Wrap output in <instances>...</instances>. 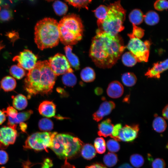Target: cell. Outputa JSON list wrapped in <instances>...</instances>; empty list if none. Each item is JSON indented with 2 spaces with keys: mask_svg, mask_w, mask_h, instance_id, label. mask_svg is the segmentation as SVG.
<instances>
[{
  "mask_svg": "<svg viewBox=\"0 0 168 168\" xmlns=\"http://www.w3.org/2000/svg\"><path fill=\"white\" fill-rule=\"evenodd\" d=\"M92 40L90 56L96 65L102 68H111L126 47L118 34L113 35L97 29Z\"/></svg>",
  "mask_w": 168,
  "mask_h": 168,
  "instance_id": "1",
  "label": "cell"
},
{
  "mask_svg": "<svg viewBox=\"0 0 168 168\" xmlns=\"http://www.w3.org/2000/svg\"><path fill=\"white\" fill-rule=\"evenodd\" d=\"M57 76L52 70L48 61H38L35 67L29 71L24 82V89L27 98L37 95H43L51 93Z\"/></svg>",
  "mask_w": 168,
  "mask_h": 168,
  "instance_id": "2",
  "label": "cell"
},
{
  "mask_svg": "<svg viewBox=\"0 0 168 168\" xmlns=\"http://www.w3.org/2000/svg\"><path fill=\"white\" fill-rule=\"evenodd\" d=\"M34 39L38 47L41 50L57 46L59 40L57 21L45 18L38 22L35 28Z\"/></svg>",
  "mask_w": 168,
  "mask_h": 168,
  "instance_id": "3",
  "label": "cell"
},
{
  "mask_svg": "<svg viewBox=\"0 0 168 168\" xmlns=\"http://www.w3.org/2000/svg\"><path fill=\"white\" fill-rule=\"evenodd\" d=\"M59 40L64 44L71 46L82 39L83 26L79 16L71 14L63 17L58 23Z\"/></svg>",
  "mask_w": 168,
  "mask_h": 168,
  "instance_id": "4",
  "label": "cell"
},
{
  "mask_svg": "<svg viewBox=\"0 0 168 168\" xmlns=\"http://www.w3.org/2000/svg\"><path fill=\"white\" fill-rule=\"evenodd\" d=\"M107 6L108 10L105 17L103 20L97 21L98 29L111 35H117L124 29L123 24L126 11L121 6L120 0Z\"/></svg>",
  "mask_w": 168,
  "mask_h": 168,
  "instance_id": "5",
  "label": "cell"
},
{
  "mask_svg": "<svg viewBox=\"0 0 168 168\" xmlns=\"http://www.w3.org/2000/svg\"><path fill=\"white\" fill-rule=\"evenodd\" d=\"M83 145V142L77 138L67 134H57L50 148L59 158L68 159L76 155Z\"/></svg>",
  "mask_w": 168,
  "mask_h": 168,
  "instance_id": "6",
  "label": "cell"
},
{
  "mask_svg": "<svg viewBox=\"0 0 168 168\" xmlns=\"http://www.w3.org/2000/svg\"><path fill=\"white\" fill-rule=\"evenodd\" d=\"M57 134L56 132H37L29 136L23 146L26 149L36 151L45 150L48 152L47 148H50L53 138Z\"/></svg>",
  "mask_w": 168,
  "mask_h": 168,
  "instance_id": "7",
  "label": "cell"
},
{
  "mask_svg": "<svg viewBox=\"0 0 168 168\" xmlns=\"http://www.w3.org/2000/svg\"><path fill=\"white\" fill-rule=\"evenodd\" d=\"M130 39L126 48L134 56L137 62H147L149 54L151 42L148 40L143 42L134 37L131 33L128 34Z\"/></svg>",
  "mask_w": 168,
  "mask_h": 168,
  "instance_id": "8",
  "label": "cell"
},
{
  "mask_svg": "<svg viewBox=\"0 0 168 168\" xmlns=\"http://www.w3.org/2000/svg\"><path fill=\"white\" fill-rule=\"evenodd\" d=\"M48 61L52 70L56 76L68 72H73L66 58L62 54H56L49 58Z\"/></svg>",
  "mask_w": 168,
  "mask_h": 168,
  "instance_id": "9",
  "label": "cell"
},
{
  "mask_svg": "<svg viewBox=\"0 0 168 168\" xmlns=\"http://www.w3.org/2000/svg\"><path fill=\"white\" fill-rule=\"evenodd\" d=\"M37 59L36 56L31 51L25 49L15 56L12 60L18 62V66L29 71L35 67Z\"/></svg>",
  "mask_w": 168,
  "mask_h": 168,
  "instance_id": "10",
  "label": "cell"
},
{
  "mask_svg": "<svg viewBox=\"0 0 168 168\" xmlns=\"http://www.w3.org/2000/svg\"><path fill=\"white\" fill-rule=\"evenodd\" d=\"M17 135L16 128L4 126L0 128V148L6 149L15 142Z\"/></svg>",
  "mask_w": 168,
  "mask_h": 168,
  "instance_id": "11",
  "label": "cell"
},
{
  "mask_svg": "<svg viewBox=\"0 0 168 168\" xmlns=\"http://www.w3.org/2000/svg\"><path fill=\"white\" fill-rule=\"evenodd\" d=\"M139 130L138 124L125 125L120 129L116 141L127 142H132L137 137Z\"/></svg>",
  "mask_w": 168,
  "mask_h": 168,
  "instance_id": "12",
  "label": "cell"
},
{
  "mask_svg": "<svg viewBox=\"0 0 168 168\" xmlns=\"http://www.w3.org/2000/svg\"><path fill=\"white\" fill-rule=\"evenodd\" d=\"M115 105L111 101H106L100 105L98 110L92 115L93 119L98 122L101 120L105 116L110 114L115 108Z\"/></svg>",
  "mask_w": 168,
  "mask_h": 168,
  "instance_id": "13",
  "label": "cell"
},
{
  "mask_svg": "<svg viewBox=\"0 0 168 168\" xmlns=\"http://www.w3.org/2000/svg\"><path fill=\"white\" fill-rule=\"evenodd\" d=\"M168 59L153 64L152 67L148 68L145 75L148 78H159L161 73L168 69Z\"/></svg>",
  "mask_w": 168,
  "mask_h": 168,
  "instance_id": "14",
  "label": "cell"
},
{
  "mask_svg": "<svg viewBox=\"0 0 168 168\" xmlns=\"http://www.w3.org/2000/svg\"><path fill=\"white\" fill-rule=\"evenodd\" d=\"M124 91L123 85L117 81L111 82L108 85L106 90L108 96L114 99L120 97L123 95Z\"/></svg>",
  "mask_w": 168,
  "mask_h": 168,
  "instance_id": "15",
  "label": "cell"
},
{
  "mask_svg": "<svg viewBox=\"0 0 168 168\" xmlns=\"http://www.w3.org/2000/svg\"><path fill=\"white\" fill-rule=\"evenodd\" d=\"M38 110L41 115L47 117H51L55 115L56 105L51 101H44L40 105Z\"/></svg>",
  "mask_w": 168,
  "mask_h": 168,
  "instance_id": "16",
  "label": "cell"
},
{
  "mask_svg": "<svg viewBox=\"0 0 168 168\" xmlns=\"http://www.w3.org/2000/svg\"><path fill=\"white\" fill-rule=\"evenodd\" d=\"M33 113L32 110H29L18 113L15 118H12L8 116L7 122L8 126L16 129L17 124L27 120Z\"/></svg>",
  "mask_w": 168,
  "mask_h": 168,
  "instance_id": "17",
  "label": "cell"
},
{
  "mask_svg": "<svg viewBox=\"0 0 168 168\" xmlns=\"http://www.w3.org/2000/svg\"><path fill=\"white\" fill-rule=\"evenodd\" d=\"M114 126L110 119L108 118L98 124V134L105 137H111Z\"/></svg>",
  "mask_w": 168,
  "mask_h": 168,
  "instance_id": "18",
  "label": "cell"
},
{
  "mask_svg": "<svg viewBox=\"0 0 168 168\" xmlns=\"http://www.w3.org/2000/svg\"><path fill=\"white\" fill-rule=\"evenodd\" d=\"M67 59L69 64L76 70L79 69L80 63L78 57L72 52V47L66 45L64 48Z\"/></svg>",
  "mask_w": 168,
  "mask_h": 168,
  "instance_id": "19",
  "label": "cell"
},
{
  "mask_svg": "<svg viewBox=\"0 0 168 168\" xmlns=\"http://www.w3.org/2000/svg\"><path fill=\"white\" fill-rule=\"evenodd\" d=\"M16 82L14 78L11 76L4 77L0 82V87L6 92L11 91L16 88Z\"/></svg>",
  "mask_w": 168,
  "mask_h": 168,
  "instance_id": "20",
  "label": "cell"
},
{
  "mask_svg": "<svg viewBox=\"0 0 168 168\" xmlns=\"http://www.w3.org/2000/svg\"><path fill=\"white\" fill-rule=\"evenodd\" d=\"M27 100L26 97L21 94H19L14 97L12 105L15 108L22 110L24 109L27 106Z\"/></svg>",
  "mask_w": 168,
  "mask_h": 168,
  "instance_id": "21",
  "label": "cell"
},
{
  "mask_svg": "<svg viewBox=\"0 0 168 168\" xmlns=\"http://www.w3.org/2000/svg\"><path fill=\"white\" fill-rule=\"evenodd\" d=\"M144 16L142 12L140 9H135L132 10L129 15L130 21L135 25L141 24L144 19Z\"/></svg>",
  "mask_w": 168,
  "mask_h": 168,
  "instance_id": "22",
  "label": "cell"
},
{
  "mask_svg": "<svg viewBox=\"0 0 168 168\" xmlns=\"http://www.w3.org/2000/svg\"><path fill=\"white\" fill-rule=\"evenodd\" d=\"M96 154V151L92 145L89 144L83 145L82 148L81 154L84 158L91 160L95 156Z\"/></svg>",
  "mask_w": 168,
  "mask_h": 168,
  "instance_id": "23",
  "label": "cell"
},
{
  "mask_svg": "<svg viewBox=\"0 0 168 168\" xmlns=\"http://www.w3.org/2000/svg\"><path fill=\"white\" fill-rule=\"evenodd\" d=\"M152 127L155 131L159 133L164 132L166 129L167 124L165 119L160 116H156L153 120Z\"/></svg>",
  "mask_w": 168,
  "mask_h": 168,
  "instance_id": "24",
  "label": "cell"
},
{
  "mask_svg": "<svg viewBox=\"0 0 168 168\" xmlns=\"http://www.w3.org/2000/svg\"><path fill=\"white\" fill-rule=\"evenodd\" d=\"M81 77L82 80L86 82H91L95 79L96 75L93 69L89 67H86L81 71Z\"/></svg>",
  "mask_w": 168,
  "mask_h": 168,
  "instance_id": "25",
  "label": "cell"
},
{
  "mask_svg": "<svg viewBox=\"0 0 168 168\" xmlns=\"http://www.w3.org/2000/svg\"><path fill=\"white\" fill-rule=\"evenodd\" d=\"M144 19L146 23L149 26H154L159 21V17L158 14L154 11L148 12L144 15Z\"/></svg>",
  "mask_w": 168,
  "mask_h": 168,
  "instance_id": "26",
  "label": "cell"
},
{
  "mask_svg": "<svg viewBox=\"0 0 168 168\" xmlns=\"http://www.w3.org/2000/svg\"><path fill=\"white\" fill-rule=\"evenodd\" d=\"M121 80L123 83L127 86L131 87L134 86L137 81L136 75L131 72H126L121 77Z\"/></svg>",
  "mask_w": 168,
  "mask_h": 168,
  "instance_id": "27",
  "label": "cell"
},
{
  "mask_svg": "<svg viewBox=\"0 0 168 168\" xmlns=\"http://www.w3.org/2000/svg\"><path fill=\"white\" fill-rule=\"evenodd\" d=\"M105 164L107 166L111 167L115 166L118 161L117 155L113 153L109 152L105 155L103 158Z\"/></svg>",
  "mask_w": 168,
  "mask_h": 168,
  "instance_id": "28",
  "label": "cell"
},
{
  "mask_svg": "<svg viewBox=\"0 0 168 168\" xmlns=\"http://www.w3.org/2000/svg\"><path fill=\"white\" fill-rule=\"evenodd\" d=\"M122 61L124 65L128 67L134 66L138 62L136 58L130 52H127L123 54Z\"/></svg>",
  "mask_w": 168,
  "mask_h": 168,
  "instance_id": "29",
  "label": "cell"
},
{
  "mask_svg": "<svg viewBox=\"0 0 168 168\" xmlns=\"http://www.w3.org/2000/svg\"><path fill=\"white\" fill-rule=\"evenodd\" d=\"M53 7L55 13L59 16L65 14L68 10L67 5L59 0H57L54 2L53 4Z\"/></svg>",
  "mask_w": 168,
  "mask_h": 168,
  "instance_id": "30",
  "label": "cell"
},
{
  "mask_svg": "<svg viewBox=\"0 0 168 168\" xmlns=\"http://www.w3.org/2000/svg\"><path fill=\"white\" fill-rule=\"evenodd\" d=\"M62 81L66 86H73L76 84L77 79L73 72H68L63 74L62 77Z\"/></svg>",
  "mask_w": 168,
  "mask_h": 168,
  "instance_id": "31",
  "label": "cell"
},
{
  "mask_svg": "<svg viewBox=\"0 0 168 168\" xmlns=\"http://www.w3.org/2000/svg\"><path fill=\"white\" fill-rule=\"evenodd\" d=\"M54 124L52 121L47 118L41 119L38 123L39 129L44 131H48L51 130L53 128Z\"/></svg>",
  "mask_w": 168,
  "mask_h": 168,
  "instance_id": "32",
  "label": "cell"
},
{
  "mask_svg": "<svg viewBox=\"0 0 168 168\" xmlns=\"http://www.w3.org/2000/svg\"><path fill=\"white\" fill-rule=\"evenodd\" d=\"M9 72L11 75L18 79L22 78L26 74L25 70L22 68L16 65L11 66Z\"/></svg>",
  "mask_w": 168,
  "mask_h": 168,
  "instance_id": "33",
  "label": "cell"
},
{
  "mask_svg": "<svg viewBox=\"0 0 168 168\" xmlns=\"http://www.w3.org/2000/svg\"><path fill=\"white\" fill-rule=\"evenodd\" d=\"M130 161L131 165L134 167L139 168L142 166L144 162L143 156L138 154H134L130 157Z\"/></svg>",
  "mask_w": 168,
  "mask_h": 168,
  "instance_id": "34",
  "label": "cell"
},
{
  "mask_svg": "<svg viewBox=\"0 0 168 168\" xmlns=\"http://www.w3.org/2000/svg\"><path fill=\"white\" fill-rule=\"evenodd\" d=\"M13 15L11 10L7 6L1 9L0 8V21L4 22L8 21L12 18Z\"/></svg>",
  "mask_w": 168,
  "mask_h": 168,
  "instance_id": "35",
  "label": "cell"
},
{
  "mask_svg": "<svg viewBox=\"0 0 168 168\" xmlns=\"http://www.w3.org/2000/svg\"><path fill=\"white\" fill-rule=\"evenodd\" d=\"M95 148L97 152L102 154L106 150V144L104 139L102 137L96 138L94 142Z\"/></svg>",
  "mask_w": 168,
  "mask_h": 168,
  "instance_id": "36",
  "label": "cell"
},
{
  "mask_svg": "<svg viewBox=\"0 0 168 168\" xmlns=\"http://www.w3.org/2000/svg\"><path fill=\"white\" fill-rule=\"evenodd\" d=\"M108 10V6L101 5L94 11L98 20L102 21L105 17Z\"/></svg>",
  "mask_w": 168,
  "mask_h": 168,
  "instance_id": "37",
  "label": "cell"
},
{
  "mask_svg": "<svg viewBox=\"0 0 168 168\" xmlns=\"http://www.w3.org/2000/svg\"><path fill=\"white\" fill-rule=\"evenodd\" d=\"M92 0H66L70 4L79 8H85L88 9V6Z\"/></svg>",
  "mask_w": 168,
  "mask_h": 168,
  "instance_id": "38",
  "label": "cell"
},
{
  "mask_svg": "<svg viewBox=\"0 0 168 168\" xmlns=\"http://www.w3.org/2000/svg\"><path fill=\"white\" fill-rule=\"evenodd\" d=\"M106 147L108 150L111 152H117L120 149L119 143L114 139L108 140L106 142Z\"/></svg>",
  "mask_w": 168,
  "mask_h": 168,
  "instance_id": "39",
  "label": "cell"
},
{
  "mask_svg": "<svg viewBox=\"0 0 168 168\" xmlns=\"http://www.w3.org/2000/svg\"><path fill=\"white\" fill-rule=\"evenodd\" d=\"M155 8L159 11L167 10L168 8V3L166 0H157L154 5Z\"/></svg>",
  "mask_w": 168,
  "mask_h": 168,
  "instance_id": "40",
  "label": "cell"
},
{
  "mask_svg": "<svg viewBox=\"0 0 168 168\" xmlns=\"http://www.w3.org/2000/svg\"><path fill=\"white\" fill-rule=\"evenodd\" d=\"M133 31L131 34L135 37L139 39L142 38L144 34V30L142 28L132 24Z\"/></svg>",
  "mask_w": 168,
  "mask_h": 168,
  "instance_id": "41",
  "label": "cell"
},
{
  "mask_svg": "<svg viewBox=\"0 0 168 168\" xmlns=\"http://www.w3.org/2000/svg\"><path fill=\"white\" fill-rule=\"evenodd\" d=\"M3 112L6 114V116H8L12 118H15L18 114L17 110L13 107L11 106L8 107L6 110L3 109Z\"/></svg>",
  "mask_w": 168,
  "mask_h": 168,
  "instance_id": "42",
  "label": "cell"
},
{
  "mask_svg": "<svg viewBox=\"0 0 168 168\" xmlns=\"http://www.w3.org/2000/svg\"><path fill=\"white\" fill-rule=\"evenodd\" d=\"M152 168H165L166 163L162 159L156 158L152 161Z\"/></svg>",
  "mask_w": 168,
  "mask_h": 168,
  "instance_id": "43",
  "label": "cell"
},
{
  "mask_svg": "<svg viewBox=\"0 0 168 168\" xmlns=\"http://www.w3.org/2000/svg\"><path fill=\"white\" fill-rule=\"evenodd\" d=\"M122 128V125L120 123L117 124L114 126L110 137L116 141L119 132Z\"/></svg>",
  "mask_w": 168,
  "mask_h": 168,
  "instance_id": "44",
  "label": "cell"
},
{
  "mask_svg": "<svg viewBox=\"0 0 168 168\" xmlns=\"http://www.w3.org/2000/svg\"><path fill=\"white\" fill-rule=\"evenodd\" d=\"M8 157L7 153L3 150H0V164H6L8 161Z\"/></svg>",
  "mask_w": 168,
  "mask_h": 168,
  "instance_id": "45",
  "label": "cell"
},
{
  "mask_svg": "<svg viewBox=\"0 0 168 168\" xmlns=\"http://www.w3.org/2000/svg\"><path fill=\"white\" fill-rule=\"evenodd\" d=\"M53 166L52 160L49 158H45L42 164L41 168H50Z\"/></svg>",
  "mask_w": 168,
  "mask_h": 168,
  "instance_id": "46",
  "label": "cell"
},
{
  "mask_svg": "<svg viewBox=\"0 0 168 168\" xmlns=\"http://www.w3.org/2000/svg\"><path fill=\"white\" fill-rule=\"evenodd\" d=\"M86 168H107L102 164L96 163L90 166H87Z\"/></svg>",
  "mask_w": 168,
  "mask_h": 168,
  "instance_id": "47",
  "label": "cell"
},
{
  "mask_svg": "<svg viewBox=\"0 0 168 168\" xmlns=\"http://www.w3.org/2000/svg\"><path fill=\"white\" fill-rule=\"evenodd\" d=\"M168 105H166L162 110V115L163 117L166 119H168Z\"/></svg>",
  "mask_w": 168,
  "mask_h": 168,
  "instance_id": "48",
  "label": "cell"
},
{
  "mask_svg": "<svg viewBox=\"0 0 168 168\" xmlns=\"http://www.w3.org/2000/svg\"><path fill=\"white\" fill-rule=\"evenodd\" d=\"M6 117L5 114L0 110V125L3 124V123L6 120Z\"/></svg>",
  "mask_w": 168,
  "mask_h": 168,
  "instance_id": "49",
  "label": "cell"
},
{
  "mask_svg": "<svg viewBox=\"0 0 168 168\" xmlns=\"http://www.w3.org/2000/svg\"><path fill=\"white\" fill-rule=\"evenodd\" d=\"M65 159L64 164L62 166L61 168H76L74 166L70 165L68 162L67 158Z\"/></svg>",
  "mask_w": 168,
  "mask_h": 168,
  "instance_id": "50",
  "label": "cell"
},
{
  "mask_svg": "<svg viewBox=\"0 0 168 168\" xmlns=\"http://www.w3.org/2000/svg\"><path fill=\"white\" fill-rule=\"evenodd\" d=\"M19 125L21 130L24 132H26L27 127L26 124L24 122H22L19 124Z\"/></svg>",
  "mask_w": 168,
  "mask_h": 168,
  "instance_id": "51",
  "label": "cell"
},
{
  "mask_svg": "<svg viewBox=\"0 0 168 168\" xmlns=\"http://www.w3.org/2000/svg\"><path fill=\"white\" fill-rule=\"evenodd\" d=\"M118 168H134L129 164L127 163H125L122 164Z\"/></svg>",
  "mask_w": 168,
  "mask_h": 168,
  "instance_id": "52",
  "label": "cell"
},
{
  "mask_svg": "<svg viewBox=\"0 0 168 168\" xmlns=\"http://www.w3.org/2000/svg\"><path fill=\"white\" fill-rule=\"evenodd\" d=\"M97 93L99 95V94H100L101 93H102V90L100 88H98L97 89Z\"/></svg>",
  "mask_w": 168,
  "mask_h": 168,
  "instance_id": "53",
  "label": "cell"
},
{
  "mask_svg": "<svg viewBox=\"0 0 168 168\" xmlns=\"http://www.w3.org/2000/svg\"><path fill=\"white\" fill-rule=\"evenodd\" d=\"M45 0L49 1H53V0Z\"/></svg>",
  "mask_w": 168,
  "mask_h": 168,
  "instance_id": "54",
  "label": "cell"
},
{
  "mask_svg": "<svg viewBox=\"0 0 168 168\" xmlns=\"http://www.w3.org/2000/svg\"><path fill=\"white\" fill-rule=\"evenodd\" d=\"M2 0H0V4L1 3Z\"/></svg>",
  "mask_w": 168,
  "mask_h": 168,
  "instance_id": "55",
  "label": "cell"
},
{
  "mask_svg": "<svg viewBox=\"0 0 168 168\" xmlns=\"http://www.w3.org/2000/svg\"><path fill=\"white\" fill-rule=\"evenodd\" d=\"M11 2L13 0H9Z\"/></svg>",
  "mask_w": 168,
  "mask_h": 168,
  "instance_id": "56",
  "label": "cell"
}]
</instances>
